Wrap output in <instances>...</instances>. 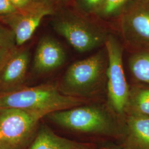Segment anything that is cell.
Wrapping results in <instances>:
<instances>
[{
    "label": "cell",
    "instance_id": "obj_4",
    "mask_svg": "<svg viewBox=\"0 0 149 149\" xmlns=\"http://www.w3.org/2000/svg\"><path fill=\"white\" fill-rule=\"evenodd\" d=\"M44 117L42 114L20 109H0V148L27 149Z\"/></svg>",
    "mask_w": 149,
    "mask_h": 149
},
{
    "label": "cell",
    "instance_id": "obj_12",
    "mask_svg": "<svg viewBox=\"0 0 149 149\" xmlns=\"http://www.w3.org/2000/svg\"><path fill=\"white\" fill-rule=\"evenodd\" d=\"M85 143L62 137L47 126H42L27 149H77Z\"/></svg>",
    "mask_w": 149,
    "mask_h": 149
},
{
    "label": "cell",
    "instance_id": "obj_9",
    "mask_svg": "<svg viewBox=\"0 0 149 149\" xmlns=\"http://www.w3.org/2000/svg\"><path fill=\"white\" fill-rule=\"evenodd\" d=\"M123 136L118 143L120 149H149V117L125 114L123 120Z\"/></svg>",
    "mask_w": 149,
    "mask_h": 149
},
{
    "label": "cell",
    "instance_id": "obj_2",
    "mask_svg": "<svg viewBox=\"0 0 149 149\" xmlns=\"http://www.w3.org/2000/svg\"><path fill=\"white\" fill-rule=\"evenodd\" d=\"M88 100L61 92L53 85H42L0 95V109L16 108L48 114L87 104Z\"/></svg>",
    "mask_w": 149,
    "mask_h": 149
},
{
    "label": "cell",
    "instance_id": "obj_5",
    "mask_svg": "<svg viewBox=\"0 0 149 149\" xmlns=\"http://www.w3.org/2000/svg\"><path fill=\"white\" fill-rule=\"evenodd\" d=\"M104 44L107 55L108 106L122 122L130 87L123 69V49L117 39L112 35H108Z\"/></svg>",
    "mask_w": 149,
    "mask_h": 149
},
{
    "label": "cell",
    "instance_id": "obj_18",
    "mask_svg": "<svg viewBox=\"0 0 149 149\" xmlns=\"http://www.w3.org/2000/svg\"><path fill=\"white\" fill-rule=\"evenodd\" d=\"M17 48L13 49L0 48V73L6 63L15 52Z\"/></svg>",
    "mask_w": 149,
    "mask_h": 149
},
{
    "label": "cell",
    "instance_id": "obj_3",
    "mask_svg": "<svg viewBox=\"0 0 149 149\" xmlns=\"http://www.w3.org/2000/svg\"><path fill=\"white\" fill-rule=\"evenodd\" d=\"M107 55L103 51L71 65L60 90L66 95L87 99L101 87L106 78Z\"/></svg>",
    "mask_w": 149,
    "mask_h": 149
},
{
    "label": "cell",
    "instance_id": "obj_15",
    "mask_svg": "<svg viewBox=\"0 0 149 149\" xmlns=\"http://www.w3.org/2000/svg\"><path fill=\"white\" fill-rule=\"evenodd\" d=\"M130 0H103L95 15L108 19L121 15Z\"/></svg>",
    "mask_w": 149,
    "mask_h": 149
},
{
    "label": "cell",
    "instance_id": "obj_20",
    "mask_svg": "<svg viewBox=\"0 0 149 149\" xmlns=\"http://www.w3.org/2000/svg\"><path fill=\"white\" fill-rule=\"evenodd\" d=\"M11 3L16 8L17 10L22 8L29 3H31L33 0H10Z\"/></svg>",
    "mask_w": 149,
    "mask_h": 149
},
{
    "label": "cell",
    "instance_id": "obj_10",
    "mask_svg": "<svg viewBox=\"0 0 149 149\" xmlns=\"http://www.w3.org/2000/svg\"><path fill=\"white\" fill-rule=\"evenodd\" d=\"M66 54L55 39L44 37L38 44L33 61V68L38 74H45L59 68L64 64Z\"/></svg>",
    "mask_w": 149,
    "mask_h": 149
},
{
    "label": "cell",
    "instance_id": "obj_7",
    "mask_svg": "<svg viewBox=\"0 0 149 149\" xmlns=\"http://www.w3.org/2000/svg\"><path fill=\"white\" fill-rule=\"evenodd\" d=\"M54 12L50 0H33L12 13L0 16V21L13 32L17 46H21L31 38L43 18Z\"/></svg>",
    "mask_w": 149,
    "mask_h": 149
},
{
    "label": "cell",
    "instance_id": "obj_14",
    "mask_svg": "<svg viewBox=\"0 0 149 149\" xmlns=\"http://www.w3.org/2000/svg\"><path fill=\"white\" fill-rule=\"evenodd\" d=\"M143 46L130 56L128 65L136 82L149 86V45Z\"/></svg>",
    "mask_w": 149,
    "mask_h": 149
},
{
    "label": "cell",
    "instance_id": "obj_16",
    "mask_svg": "<svg viewBox=\"0 0 149 149\" xmlns=\"http://www.w3.org/2000/svg\"><path fill=\"white\" fill-rule=\"evenodd\" d=\"M0 48L13 49L17 48L16 38L13 31L4 26L0 22Z\"/></svg>",
    "mask_w": 149,
    "mask_h": 149
},
{
    "label": "cell",
    "instance_id": "obj_13",
    "mask_svg": "<svg viewBox=\"0 0 149 149\" xmlns=\"http://www.w3.org/2000/svg\"><path fill=\"white\" fill-rule=\"evenodd\" d=\"M124 113L149 117V86L138 82L130 86Z\"/></svg>",
    "mask_w": 149,
    "mask_h": 149
},
{
    "label": "cell",
    "instance_id": "obj_21",
    "mask_svg": "<svg viewBox=\"0 0 149 149\" xmlns=\"http://www.w3.org/2000/svg\"><path fill=\"white\" fill-rule=\"evenodd\" d=\"M98 145L94 143H86L83 146L77 149H97Z\"/></svg>",
    "mask_w": 149,
    "mask_h": 149
},
{
    "label": "cell",
    "instance_id": "obj_22",
    "mask_svg": "<svg viewBox=\"0 0 149 149\" xmlns=\"http://www.w3.org/2000/svg\"><path fill=\"white\" fill-rule=\"evenodd\" d=\"M97 149H120L118 145L104 144L98 147Z\"/></svg>",
    "mask_w": 149,
    "mask_h": 149
},
{
    "label": "cell",
    "instance_id": "obj_11",
    "mask_svg": "<svg viewBox=\"0 0 149 149\" xmlns=\"http://www.w3.org/2000/svg\"><path fill=\"white\" fill-rule=\"evenodd\" d=\"M29 62L27 50L17 49L0 73V87L8 88L22 82L27 74Z\"/></svg>",
    "mask_w": 149,
    "mask_h": 149
},
{
    "label": "cell",
    "instance_id": "obj_8",
    "mask_svg": "<svg viewBox=\"0 0 149 149\" xmlns=\"http://www.w3.org/2000/svg\"><path fill=\"white\" fill-rule=\"evenodd\" d=\"M120 16L126 40L139 46L149 45V0H130Z\"/></svg>",
    "mask_w": 149,
    "mask_h": 149
},
{
    "label": "cell",
    "instance_id": "obj_1",
    "mask_svg": "<svg viewBox=\"0 0 149 149\" xmlns=\"http://www.w3.org/2000/svg\"><path fill=\"white\" fill-rule=\"evenodd\" d=\"M86 104L53 112L47 116L61 128L93 139L94 143L97 140L119 143L123 136L120 119L108 106Z\"/></svg>",
    "mask_w": 149,
    "mask_h": 149
},
{
    "label": "cell",
    "instance_id": "obj_6",
    "mask_svg": "<svg viewBox=\"0 0 149 149\" xmlns=\"http://www.w3.org/2000/svg\"><path fill=\"white\" fill-rule=\"evenodd\" d=\"M55 31L80 53L91 51L105 43L108 35L100 27L72 12H65L54 20Z\"/></svg>",
    "mask_w": 149,
    "mask_h": 149
},
{
    "label": "cell",
    "instance_id": "obj_19",
    "mask_svg": "<svg viewBox=\"0 0 149 149\" xmlns=\"http://www.w3.org/2000/svg\"><path fill=\"white\" fill-rule=\"evenodd\" d=\"M17 10L10 0H0V16H5Z\"/></svg>",
    "mask_w": 149,
    "mask_h": 149
},
{
    "label": "cell",
    "instance_id": "obj_17",
    "mask_svg": "<svg viewBox=\"0 0 149 149\" xmlns=\"http://www.w3.org/2000/svg\"><path fill=\"white\" fill-rule=\"evenodd\" d=\"M103 1V0H75V2L80 10L88 14H95Z\"/></svg>",
    "mask_w": 149,
    "mask_h": 149
},
{
    "label": "cell",
    "instance_id": "obj_23",
    "mask_svg": "<svg viewBox=\"0 0 149 149\" xmlns=\"http://www.w3.org/2000/svg\"><path fill=\"white\" fill-rule=\"evenodd\" d=\"M0 149H1V148H0Z\"/></svg>",
    "mask_w": 149,
    "mask_h": 149
}]
</instances>
